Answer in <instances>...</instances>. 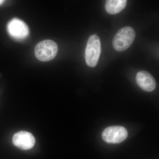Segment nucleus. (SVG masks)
Here are the masks:
<instances>
[{
  "instance_id": "5",
  "label": "nucleus",
  "mask_w": 159,
  "mask_h": 159,
  "mask_svg": "<svg viewBox=\"0 0 159 159\" xmlns=\"http://www.w3.org/2000/svg\"><path fill=\"white\" fill-rule=\"evenodd\" d=\"M7 29L11 37L16 40H23L29 35V27L22 20L14 18L9 22Z\"/></svg>"
},
{
  "instance_id": "9",
  "label": "nucleus",
  "mask_w": 159,
  "mask_h": 159,
  "mask_svg": "<svg viewBox=\"0 0 159 159\" xmlns=\"http://www.w3.org/2000/svg\"><path fill=\"white\" fill-rule=\"evenodd\" d=\"M4 1H2V0H0V5H1V4H2L3 3V2H4Z\"/></svg>"
},
{
  "instance_id": "8",
  "label": "nucleus",
  "mask_w": 159,
  "mask_h": 159,
  "mask_svg": "<svg viewBox=\"0 0 159 159\" xmlns=\"http://www.w3.org/2000/svg\"><path fill=\"white\" fill-rule=\"evenodd\" d=\"M126 0H107L105 3L106 11L110 14H116L125 8L127 4Z\"/></svg>"
},
{
  "instance_id": "6",
  "label": "nucleus",
  "mask_w": 159,
  "mask_h": 159,
  "mask_svg": "<svg viewBox=\"0 0 159 159\" xmlns=\"http://www.w3.org/2000/svg\"><path fill=\"white\" fill-rule=\"evenodd\" d=\"M13 144L22 150H28L33 148L35 139L33 135L25 131H21L14 134L12 138Z\"/></svg>"
},
{
  "instance_id": "1",
  "label": "nucleus",
  "mask_w": 159,
  "mask_h": 159,
  "mask_svg": "<svg viewBox=\"0 0 159 159\" xmlns=\"http://www.w3.org/2000/svg\"><path fill=\"white\" fill-rule=\"evenodd\" d=\"M135 37V31L132 27H123L114 36L112 42L114 48L118 51H125L131 45Z\"/></svg>"
},
{
  "instance_id": "7",
  "label": "nucleus",
  "mask_w": 159,
  "mask_h": 159,
  "mask_svg": "<svg viewBox=\"0 0 159 159\" xmlns=\"http://www.w3.org/2000/svg\"><path fill=\"white\" fill-rule=\"evenodd\" d=\"M136 80L138 85L146 92H152L156 88L155 80L147 71L142 70L139 72L137 74Z\"/></svg>"
},
{
  "instance_id": "2",
  "label": "nucleus",
  "mask_w": 159,
  "mask_h": 159,
  "mask_svg": "<svg viewBox=\"0 0 159 159\" xmlns=\"http://www.w3.org/2000/svg\"><path fill=\"white\" fill-rule=\"evenodd\" d=\"M101 53V42L99 36L97 34L91 35L88 40L84 55L87 65L90 67L96 66Z\"/></svg>"
},
{
  "instance_id": "3",
  "label": "nucleus",
  "mask_w": 159,
  "mask_h": 159,
  "mask_svg": "<svg viewBox=\"0 0 159 159\" xmlns=\"http://www.w3.org/2000/svg\"><path fill=\"white\" fill-rule=\"evenodd\" d=\"M58 46L55 42L51 40L42 41L36 45L34 54L38 59L42 61H50L56 57Z\"/></svg>"
},
{
  "instance_id": "4",
  "label": "nucleus",
  "mask_w": 159,
  "mask_h": 159,
  "mask_svg": "<svg viewBox=\"0 0 159 159\" xmlns=\"http://www.w3.org/2000/svg\"><path fill=\"white\" fill-rule=\"evenodd\" d=\"M128 136V132L123 126H111L106 128L102 132V139L111 144H119L123 142Z\"/></svg>"
}]
</instances>
